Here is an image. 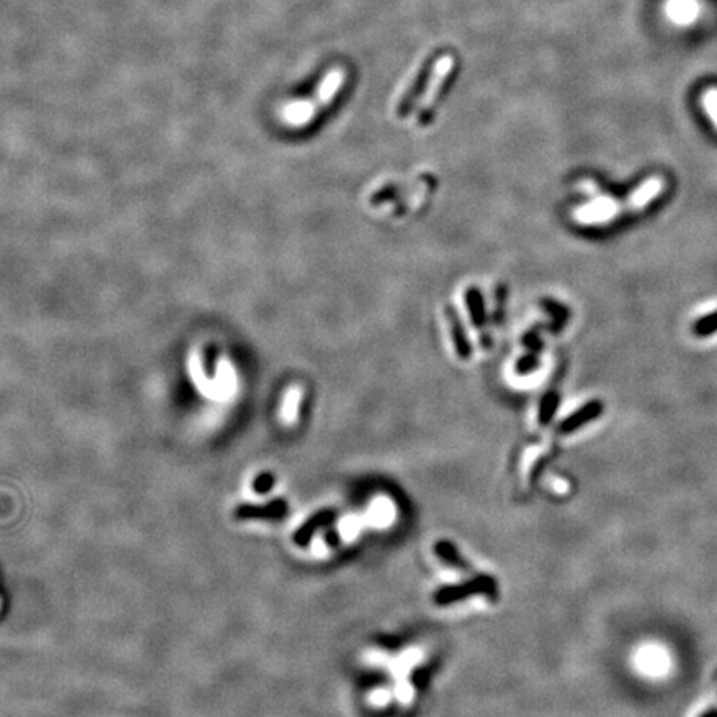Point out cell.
<instances>
[{"label":"cell","instance_id":"1","mask_svg":"<svg viewBox=\"0 0 717 717\" xmlns=\"http://www.w3.org/2000/svg\"><path fill=\"white\" fill-rule=\"evenodd\" d=\"M342 83H344V70L342 68L331 70V72L324 77V80L321 82V85H319V89L316 91V97H314L312 100H299V102L287 103L286 107L282 108V112H281L282 121L289 126L308 125L317 112H321L322 108L327 107V105L334 100L335 95H338L339 89L342 86Z\"/></svg>","mask_w":717,"mask_h":717},{"label":"cell","instance_id":"2","mask_svg":"<svg viewBox=\"0 0 717 717\" xmlns=\"http://www.w3.org/2000/svg\"><path fill=\"white\" fill-rule=\"evenodd\" d=\"M495 580L490 576H476V578L467 581V583L455 584V587H444L434 594V601L437 605L445 606L452 603L462 601L465 598L474 596V594H487L495 589Z\"/></svg>","mask_w":717,"mask_h":717},{"label":"cell","instance_id":"3","mask_svg":"<svg viewBox=\"0 0 717 717\" xmlns=\"http://www.w3.org/2000/svg\"><path fill=\"white\" fill-rule=\"evenodd\" d=\"M623 216L621 203L610 198H601L593 203L584 204L575 211V220L581 225H606L614 221L616 218Z\"/></svg>","mask_w":717,"mask_h":717},{"label":"cell","instance_id":"4","mask_svg":"<svg viewBox=\"0 0 717 717\" xmlns=\"http://www.w3.org/2000/svg\"><path fill=\"white\" fill-rule=\"evenodd\" d=\"M453 65H455V59L450 55H444L440 60H437L434 70H432L430 82H428L425 91H423L422 100L418 102V116H423L425 113L430 110L432 105L439 97V91L444 85L445 78L448 77V73L453 70Z\"/></svg>","mask_w":717,"mask_h":717},{"label":"cell","instance_id":"5","mask_svg":"<svg viewBox=\"0 0 717 717\" xmlns=\"http://www.w3.org/2000/svg\"><path fill=\"white\" fill-rule=\"evenodd\" d=\"M663 190H664L663 178L653 176V178L646 179V181L642 183L640 188H636V190L628 196V199L624 201V203H621V208H623V216L624 214H633V213L642 211V209L648 206L649 203H653V201L658 198L659 195H661Z\"/></svg>","mask_w":717,"mask_h":717},{"label":"cell","instance_id":"6","mask_svg":"<svg viewBox=\"0 0 717 717\" xmlns=\"http://www.w3.org/2000/svg\"><path fill=\"white\" fill-rule=\"evenodd\" d=\"M287 513V504L284 500H273L268 505H239L234 510L236 518L241 520H278Z\"/></svg>","mask_w":717,"mask_h":717},{"label":"cell","instance_id":"7","mask_svg":"<svg viewBox=\"0 0 717 717\" xmlns=\"http://www.w3.org/2000/svg\"><path fill=\"white\" fill-rule=\"evenodd\" d=\"M211 384V397H226L229 392L236 391L238 377H236L233 365L229 364V361H226V357H221L220 361H218L216 375H214Z\"/></svg>","mask_w":717,"mask_h":717},{"label":"cell","instance_id":"8","mask_svg":"<svg viewBox=\"0 0 717 717\" xmlns=\"http://www.w3.org/2000/svg\"><path fill=\"white\" fill-rule=\"evenodd\" d=\"M332 518H334V511H331V510H322V511H319V513L312 515V517H310L308 522H305L303 527L296 531L294 543L299 546H305L310 541V538L314 536V533H316L319 528L329 524L332 522Z\"/></svg>","mask_w":717,"mask_h":717},{"label":"cell","instance_id":"9","mask_svg":"<svg viewBox=\"0 0 717 717\" xmlns=\"http://www.w3.org/2000/svg\"><path fill=\"white\" fill-rule=\"evenodd\" d=\"M667 14L676 24H689L699 14L696 0H669Z\"/></svg>","mask_w":717,"mask_h":717},{"label":"cell","instance_id":"10","mask_svg":"<svg viewBox=\"0 0 717 717\" xmlns=\"http://www.w3.org/2000/svg\"><path fill=\"white\" fill-rule=\"evenodd\" d=\"M188 367H190V375H191V379H193L195 386L198 387V391L201 393H204V395L211 397V388H213L211 379H209L206 372H204L203 361H201V354H199V351H196V349L191 352Z\"/></svg>","mask_w":717,"mask_h":717},{"label":"cell","instance_id":"11","mask_svg":"<svg viewBox=\"0 0 717 717\" xmlns=\"http://www.w3.org/2000/svg\"><path fill=\"white\" fill-rule=\"evenodd\" d=\"M301 399H303V388L299 386H292L284 393L282 405H281V421L284 423H294L297 418V410H299Z\"/></svg>","mask_w":717,"mask_h":717},{"label":"cell","instance_id":"12","mask_svg":"<svg viewBox=\"0 0 717 717\" xmlns=\"http://www.w3.org/2000/svg\"><path fill=\"white\" fill-rule=\"evenodd\" d=\"M600 410H601V405L598 404V402H591V404H588L587 407H583L581 410H578L575 415L568 417L566 421L561 423V432L575 430V428L583 425L584 422H588L589 418H593L594 415L600 414Z\"/></svg>","mask_w":717,"mask_h":717},{"label":"cell","instance_id":"13","mask_svg":"<svg viewBox=\"0 0 717 717\" xmlns=\"http://www.w3.org/2000/svg\"><path fill=\"white\" fill-rule=\"evenodd\" d=\"M435 553L439 554L445 563H448V565L455 568L467 566V563L463 561V558L458 554L455 546H453V543H448V541H439V543H435Z\"/></svg>","mask_w":717,"mask_h":717},{"label":"cell","instance_id":"14","mask_svg":"<svg viewBox=\"0 0 717 717\" xmlns=\"http://www.w3.org/2000/svg\"><path fill=\"white\" fill-rule=\"evenodd\" d=\"M447 322L450 324V331H452V338H453V342H455V349H457V354L460 357H469L470 356V349L469 345H467V340L463 339V332L460 329V326H458V321L455 317V312H450V310H447Z\"/></svg>","mask_w":717,"mask_h":717},{"label":"cell","instance_id":"15","mask_svg":"<svg viewBox=\"0 0 717 717\" xmlns=\"http://www.w3.org/2000/svg\"><path fill=\"white\" fill-rule=\"evenodd\" d=\"M702 103H704V108H706L707 115L711 116L712 123H714L717 128V89L707 90L706 95H704V98H702Z\"/></svg>","mask_w":717,"mask_h":717},{"label":"cell","instance_id":"16","mask_svg":"<svg viewBox=\"0 0 717 717\" xmlns=\"http://www.w3.org/2000/svg\"><path fill=\"white\" fill-rule=\"evenodd\" d=\"M274 485V476L271 474H261L255 480V483H252V488H255L256 493H259V495H262V493H268L271 488H273Z\"/></svg>","mask_w":717,"mask_h":717},{"label":"cell","instance_id":"17","mask_svg":"<svg viewBox=\"0 0 717 717\" xmlns=\"http://www.w3.org/2000/svg\"><path fill=\"white\" fill-rule=\"evenodd\" d=\"M696 329H697V332H701V334H709V332L717 329V314L716 316H711V317L704 319V321L699 322V324L696 326Z\"/></svg>","mask_w":717,"mask_h":717},{"label":"cell","instance_id":"18","mask_svg":"<svg viewBox=\"0 0 717 717\" xmlns=\"http://www.w3.org/2000/svg\"><path fill=\"white\" fill-rule=\"evenodd\" d=\"M0 611H2V600H0Z\"/></svg>","mask_w":717,"mask_h":717}]
</instances>
